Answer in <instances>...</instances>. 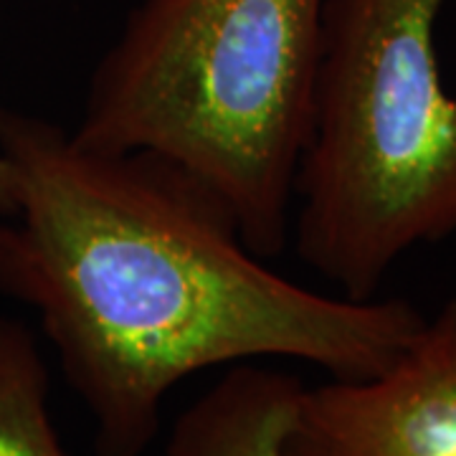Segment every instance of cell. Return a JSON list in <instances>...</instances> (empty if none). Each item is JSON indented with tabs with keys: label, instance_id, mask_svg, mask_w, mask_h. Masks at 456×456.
Returning a JSON list of instances; mask_svg holds the SVG:
<instances>
[{
	"label": "cell",
	"instance_id": "obj_2",
	"mask_svg": "<svg viewBox=\"0 0 456 456\" xmlns=\"http://www.w3.org/2000/svg\"><path fill=\"white\" fill-rule=\"evenodd\" d=\"M322 11L325 0H134L71 132L183 167L256 256L277 259L292 239Z\"/></svg>",
	"mask_w": 456,
	"mask_h": 456
},
{
	"label": "cell",
	"instance_id": "obj_6",
	"mask_svg": "<svg viewBox=\"0 0 456 456\" xmlns=\"http://www.w3.org/2000/svg\"><path fill=\"white\" fill-rule=\"evenodd\" d=\"M49 395V370L33 332L0 314V456H69Z\"/></svg>",
	"mask_w": 456,
	"mask_h": 456
},
{
	"label": "cell",
	"instance_id": "obj_1",
	"mask_svg": "<svg viewBox=\"0 0 456 456\" xmlns=\"http://www.w3.org/2000/svg\"><path fill=\"white\" fill-rule=\"evenodd\" d=\"M0 152L16 175L0 294L38 314L97 456L145 454L165 398L203 370L281 358L365 380L426 325L406 299L317 292L269 269L226 203L152 152L97 150L11 107Z\"/></svg>",
	"mask_w": 456,
	"mask_h": 456
},
{
	"label": "cell",
	"instance_id": "obj_5",
	"mask_svg": "<svg viewBox=\"0 0 456 456\" xmlns=\"http://www.w3.org/2000/svg\"><path fill=\"white\" fill-rule=\"evenodd\" d=\"M302 391L287 370L231 365L175 419L165 456H284Z\"/></svg>",
	"mask_w": 456,
	"mask_h": 456
},
{
	"label": "cell",
	"instance_id": "obj_3",
	"mask_svg": "<svg viewBox=\"0 0 456 456\" xmlns=\"http://www.w3.org/2000/svg\"><path fill=\"white\" fill-rule=\"evenodd\" d=\"M446 0H325L292 239L338 294L370 299L416 246L456 233Z\"/></svg>",
	"mask_w": 456,
	"mask_h": 456
},
{
	"label": "cell",
	"instance_id": "obj_7",
	"mask_svg": "<svg viewBox=\"0 0 456 456\" xmlns=\"http://www.w3.org/2000/svg\"><path fill=\"white\" fill-rule=\"evenodd\" d=\"M16 211V175L8 158L0 152V221L11 218Z\"/></svg>",
	"mask_w": 456,
	"mask_h": 456
},
{
	"label": "cell",
	"instance_id": "obj_4",
	"mask_svg": "<svg viewBox=\"0 0 456 456\" xmlns=\"http://www.w3.org/2000/svg\"><path fill=\"white\" fill-rule=\"evenodd\" d=\"M284 456H456V297L383 373L305 386Z\"/></svg>",
	"mask_w": 456,
	"mask_h": 456
}]
</instances>
